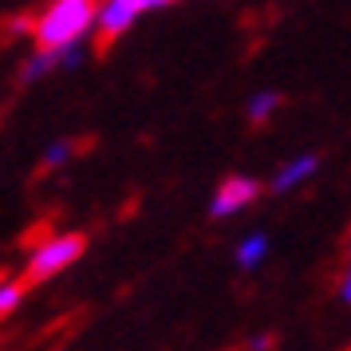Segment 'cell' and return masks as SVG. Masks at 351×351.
Returning a JSON list of instances; mask_svg holds the SVG:
<instances>
[{
    "instance_id": "obj_2",
    "label": "cell",
    "mask_w": 351,
    "mask_h": 351,
    "mask_svg": "<svg viewBox=\"0 0 351 351\" xmlns=\"http://www.w3.org/2000/svg\"><path fill=\"white\" fill-rule=\"evenodd\" d=\"M83 245L87 241L80 233H60V237L40 241L32 249V256H28V265H24V285H44L56 272H64L67 265H75L83 256Z\"/></svg>"
},
{
    "instance_id": "obj_9",
    "label": "cell",
    "mask_w": 351,
    "mask_h": 351,
    "mask_svg": "<svg viewBox=\"0 0 351 351\" xmlns=\"http://www.w3.org/2000/svg\"><path fill=\"white\" fill-rule=\"evenodd\" d=\"M71 150H75V143H67V138L51 143L48 150H44V170H56V166H64V162L71 158Z\"/></svg>"
},
{
    "instance_id": "obj_5",
    "label": "cell",
    "mask_w": 351,
    "mask_h": 351,
    "mask_svg": "<svg viewBox=\"0 0 351 351\" xmlns=\"http://www.w3.org/2000/svg\"><path fill=\"white\" fill-rule=\"evenodd\" d=\"M316 170H319V158H316V154H300V158H292L285 170H280V174L272 178V190H276V193H288L292 186L308 182Z\"/></svg>"
},
{
    "instance_id": "obj_4",
    "label": "cell",
    "mask_w": 351,
    "mask_h": 351,
    "mask_svg": "<svg viewBox=\"0 0 351 351\" xmlns=\"http://www.w3.org/2000/svg\"><path fill=\"white\" fill-rule=\"evenodd\" d=\"M138 16H143V8H138L134 0H107V4H99V20H95L99 48H111Z\"/></svg>"
},
{
    "instance_id": "obj_3",
    "label": "cell",
    "mask_w": 351,
    "mask_h": 351,
    "mask_svg": "<svg viewBox=\"0 0 351 351\" xmlns=\"http://www.w3.org/2000/svg\"><path fill=\"white\" fill-rule=\"evenodd\" d=\"M256 193H261L256 178H225L221 186H217V193H213V202H209V213L213 217H233V213L253 206Z\"/></svg>"
},
{
    "instance_id": "obj_1",
    "label": "cell",
    "mask_w": 351,
    "mask_h": 351,
    "mask_svg": "<svg viewBox=\"0 0 351 351\" xmlns=\"http://www.w3.org/2000/svg\"><path fill=\"white\" fill-rule=\"evenodd\" d=\"M99 4L95 0H51L44 12H36L32 36L40 48H71L95 28Z\"/></svg>"
},
{
    "instance_id": "obj_12",
    "label": "cell",
    "mask_w": 351,
    "mask_h": 351,
    "mask_svg": "<svg viewBox=\"0 0 351 351\" xmlns=\"http://www.w3.org/2000/svg\"><path fill=\"white\" fill-rule=\"evenodd\" d=\"M339 296L351 304V269H348V276H343V285H339Z\"/></svg>"
},
{
    "instance_id": "obj_11",
    "label": "cell",
    "mask_w": 351,
    "mask_h": 351,
    "mask_svg": "<svg viewBox=\"0 0 351 351\" xmlns=\"http://www.w3.org/2000/svg\"><path fill=\"white\" fill-rule=\"evenodd\" d=\"M143 12H150V8H166V4H174V0H134Z\"/></svg>"
},
{
    "instance_id": "obj_10",
    "label": "cell",
    "mask_w": 351,
    "mask_h": 351,
    "mask_svg": "<svg viewBox=\"0 0 351 351\" xmlns=\"http://www.w3.org/2000/svg\"><path fill=\"white\" fill-rule=\"evenodd\" d=\"M20 296H24V280H20V285H4V288H0V312H4V316H8V312H16Z\"/></svg>"
},
{
    "instance_id": "obj_8",
    "label": "cell",
    "mask_w": 351,
    "mask_h": 351,
    "mask_svg": "<svg viewBox=\"0 0 351 351\" xmlns=\"http://www.w3.org/2000/svg\"><path fill=\"white\" fill-rule=\"evenodd\" d=\"M276 107H280V95H276V91H256V95L249 99V107H245V111H249L253 123H265Z\"/></svg>"
},
{
    "instance_id": "obj_6",
    "label": "cell",
    "mask_w": 351,
    "mask_h": 351,
    "mask_svg": "<svg viewBox=\"0 0 351 351\" xmlns=\"http://www.w3.org/2000/svg\"><path fill=\"white\" fill-rule=\"evenodd\" d=\"M56 67H64V60H60V51L56 48H40L24 64V71H20V83H36V80H44L48 71H56Z\"/></svg>"
},
{
    "instance_id": "obj_7",
    "label": "cell",
    "mask_w": 351,
    "mask_h": 351,
    "mask_svg": "<svg viewBox=\"0 0 351 351\" xmlns=\"http://www.w3.org/2000/svg\"><path fill=\"white\" fill-rule=\"evenodd\" d=\"M265 253H269V237H265V233H249V237L237 245V265L249 272L265 261Z\"/></svg>"
}]
</instances>
